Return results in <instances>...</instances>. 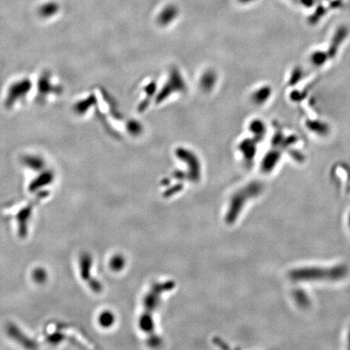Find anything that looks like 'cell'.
Listing matches in <instances>:
<instances>
[{"label": "cell", "instance_id": "7", "mask_svg": "<svg viewBox=\"0 0 350 350\" xmlns=\"http://www.w3.org/2000/svg\"><path fill=\"white\" fill-rule=\"evenodd\" d=\"M272 94V89L268 86H264L260 89L257 90L253 96V99L255 103L257 104H262L269 99L270 96Z\"/></svg>", "mask_w": 350, "mask_h": 350}, {"label": "cell", "instance_id": "6", "mask_svg": "<svg viewBox=\"0 0 350 350\" xmlns=\"http://www.w3.org/2000/svg\"><path fill=\"white\" fill-rule=\"evenodd\" d=\"M329 59L327 51H316L311 53L310 60L312 65L316 68L322 67Z\"/></svg>", "mask_w": 350, "mask_h": 350}, {"label": "cell", "instance_id": "3", "mask_svg": "<svg viewBox=\"0 0 350 350\" xmlns=\"http://www.w3.org/2000/svg\"><path fill=\"white\" fill-rule=\"evenodd\" d=\"M177 15V7L174 5H169L160 12L159 16V22L161 24H170V22L173 21L175 18H176Z\"/></svg>", "mask_w": 350, "mask_h": 350}, {"label": "cell", "instance_id": "10", "mask_svg": "<svg viewBox=\"0 0 350 350\" xmlns=\"http://www.w3.org/2000/svg\"><path fill=\"white\" fill-rule=\"evenodd\" d=\"M349 342H350V336H349Z\"/></svg>", "mask_w": 350, "mask_h": 350}, {"label": "cell", "instance_id": "8", "mask_svg": "<svg viewBox=\"0 0 350 350\" xmlns=\"http://www.w3.org/2000/svg\"><path fill=\"white\" fill-rule=\"evenodd\" d=\"M250 131H252V133L255 134V136L260 138H262L266 132V128L263 122L261 121H254L250 126Z\"/></svg>", "mask_w": 350, "mask_h": 350}, {"label": "cell", "instance_id": "4", "mask_svg": "<svg viewBox=\"0 0 350 350\" xmlns=\"http://www.w3.org/2000/svg\"><path fill=\"white\" fill-rule=\"evenodd\" d=\"M59 10V5L56 2H45L39 7V14L43 17H53Z\"/></svg>", "mask_w": 350, "mask_h": 350}, {"label": "cell", "instance_id": "5", "mask_svg": "<svg viewBox=\"0 0 350 350\" xmlns=\"http://www.w3.org/2000/svg\"><path fill=\"white\" fill-rule=\"evenodd\" d=\"M306 126L310 131H313L315 133L321 135V136L326 135L329 132L328 125L325 122H322L320 121L310 120V121L306 122Z\"/></svg>", "mask_w": 350, "mask_h": 350}, {"label": "cell", "instance_id": "9", "mask_svg": "<svg viewBox=\"0 0 350 350\" xmlns=\"http://www.w3.org/2000/svg\"><path fill=\"white\" fill-rule=\"evenodd\" d=\"M112 320H113V318L111 316L109 318V315H107V314H103V315L101 318V323H102V325L104 326L109 325V323H111Z\"/></svg>", "mask_w": 350, "mask_h": 350}, {"label": "cell", "instance_id": "2", "mask_svg": "<svg viewBox=\"0 0 350 350\" xmlns=\"http://www.w3.org/2000/svg\"><path fill=\"white\" fill-rule=\"evenodd\" d=\"M281 154L278 151H271L265 156L264 159L262 160V170L263 172H271L275 166L277 165V163L280 159Z\"/></svg>", "mask_w": 350, "mask_h": 350}, {"label": "cell", "instance_id": "1", "mask_svg": "<svg viewBox=\"0 0 350 350\" xmlns=\"http://www.w3.org/2000/svg\"><path fill=\"white\" fill-rule=\"evenodd\" d=\"M348 267L338 265L332 267H301L289 272V277L296 281H336L347 276Z\"/></svg>", "mask_w": 350, "mask_h": 350}]
</instances>
